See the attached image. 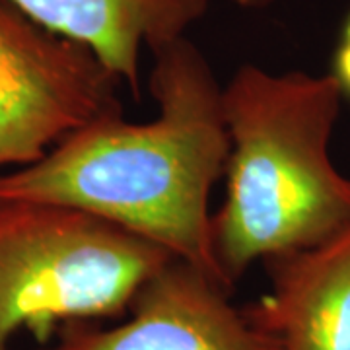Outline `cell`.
Segmentation results:
<instances>
[{
	"label": "cell",
	"instance_id": "obj_1",
	"mask_svg": "<svg viewBox=\"0 0 350 350\" xmlns=\"http://www.w3.org/2000/svg\"><path fill=\"white\" fill-rule=\"evenodd\" d=\"M152 55L154 119L133 123L111 115L76 129L36 163L0 174V199L94 214L232 292L214 255L208 208L230 154L222 86L189 38Z\"/></svg>",
	"mask_w": 350,
	"mask_h": 350
},
{
	"label": "cell",
	"instance_id": "obj_2",
	"mask_svg": "<svg viewBox=\"0 0 350 350\" xmlns=\"http://www.w3.org/2000/svg\"><path fill=\"white\" fill-rule=\"evenodd\" d=\"M340 101L331 72L245 63L222 86L230 154L213 243L232 288L253 262L308 250L350 222V177L329 150Z\"/></svg>",
	"mask_w": 350,
	"mask_h": 350
},
{
	"label": "cell",
	"instance_id": "obj_3",
	"mask_svg": "<svg viewBox=\"0 0 350 350\" xmlns=\"http://www.w3.org/2000/svg\"><path fill=\"white\" fill-rule=\"evenodd\" d=\"M174 257L80 208L0 199V350L68 323L117 317Z\"/></svg>",
	"mask_w": 350,
	"mask_h": 350
},
{
	"label": "cell",
	"instance_id": "obj_4",
	"mask_svg": "<svg viewBox=\"0 0 350 350\" xmlns=\"http://www.w3.org/2000/svg\"><path fill=\"white\" fill-rule=\"evenodd\" d=\"M121 86L86 45L0 0V174L36 163L96 119L123 115Z\"/></svg>",
	"mask_w": 350,
	"mask_h": 350
},
{
	"label": "cell",
	"instance_id": "obj_5",
	"mask_svg": "<svg viewBox=\"0 0 350 350\" xmlns=\"http://www.w3.org/2000/svg\"><path fill=\"white\" fill-rule=\"evenodd\" d=\"M43 350H273L232 292L183 261H170L111 327L68 323Z\"/></svg>",
	"mask_w": 350,
	"mask_h": 350
},
{
	"label": "cell",
	"instance_id": "obj_6",
	"mask_svg": "<svg viewBox=\"0 0 350 350\" xmlns=\"http://www.w3.org/2000/svg\"><path fill=\"white\" fill-rule=\"evenodd\" d=\"M267 269L271 286L245 313L273 350H350V222Z\"/></svg>",
	"mask_w": 350,
	"mask_h": 350
},
{
	"label": "cell",
	"instance_id": "obj_7",
	"mask_svg": "<svg viewBox=\"0 0 350 350\" xmlns=\"http://www.w3.org/2000/svg\"><path fill=\"white\" fill-rule=\"evenodd\" d=\"M39 25L92 49L140 100L144 51L162 49L204 18L211 0H10Z\"/></svg>",
	"mask_w": 350,
	"mask_h": 350
},
{
	"label": "cell",
	"instance_id": "obj_8",
	"mask_svg": "<svg viewBox=\"0 0 350 350\" xmlns=\"http://www.w3.org/2000/svg\"><path fill=\"white\" fill-rule=\"evenodd\" d=\"M333 78L337 80L338 88L342 92V96L350 98V36L342 33L338 47L333 57V70H331Z\"/></svg>",
	"mask_w": 350,
	"mask_h": 350
},
{
	"label": "cell",
	"instance_id": "obj_9",
	"mask_svg": "<svg viewBox=\"0 0 350 350\" xmlns=\"http://www.w3.org/2000/svg\"><path fill=\"white\" fill-rule=\"evenodd\" d=\"M232 4H236L239 8H247V10H259V8H267L271 4H275L276 0H228Z\"/></svg>",
	"mask_w": 350,
	"mask_h": 350
}]
</instances>
